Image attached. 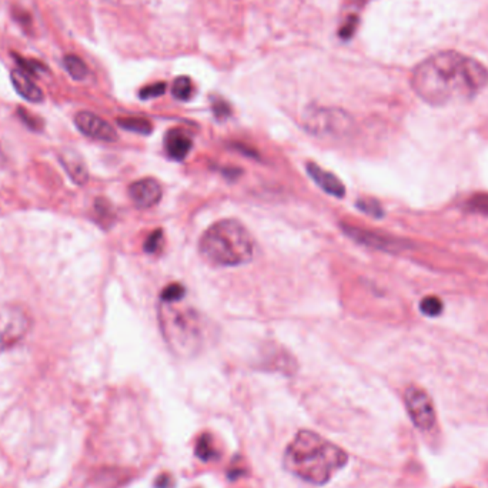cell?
Here are the masks:
<instances>
[{
    "mask_svg": "<svg viewBox=\"0 0 488 488\" xmlns=\"http://www.w3.org/2000/svg\"><path fill=\"white\" fill-rule=\"evenodd\" d=\"M129 196L137 207L150 209L161 200L163 186L158 180L151 178L140 179L129 186Z\"/></svg>",
    "mask_w": 488,
    "mask_h": 488,
    "instance_id": "cell-10",
    "label": "cell"
},
{
    "mask_svg": "<svg viewBox=\"0 0 488 488\" xmlns=\"http://www.w3.org/2000/svg\"><path fill=\"white\" fill-rule=\"evenodd\" d=\"M31 315L21 305L0 307V354L21 343L31 330Z\"/></svg>",
    "mask_w": 488,
    "mask_h": 488,
    "instance_id": "cell-6",
    "label": "cell"
},
{
    "mask_svg": "<svg viewBox=\"0 0 488 488\" xmlns=\"http://www.w3.org/2000/svg\"><path fill=\"white\" fill-rule=\"evenodd\" d=\"M193 92H195V87H193V83H192L190 77H188V76H180V77H178V79L175 80L172 93H173V96H175L178 100L186 102V100L192 99Z\"/></svg>",
    "mask_w": 488,
    "mask_h": 488,
    "instance_id": "cell-18",
    "label": "cell"
},
{
    "mask_svg": "<svg viewBox=\"0 0 488 488\" xmlns=\"http://www.w3.org/2000/svg\"><path fill=\"white\" fill-rule=\"evenodd\" d=\"M168 154L175 160H185L193 147L192 137L182 129H172L165 137Z\"/></svg>",
    "mask_w": 488,
    "mask_h": 488,
    "instance_id": "cell-12",
    "label": "cell"
},
{
    "mask_svg": "<svg viewBox=\"0 0 488 488\" xmlns=\"http://www.w3.org/2000/svg\"><path fill=\"white\" fill-rule=\"evenodd\" d=\"M59 160L62 163V166L65 168V170L67 172V175L70 176V179L76 185L82 186L87 183L89 172L79 153H76L75 150H65L59 154Z\"/></svg>",
    "mask_w": 488,
    "mask_h": 488,
    "instance_id": "cell-14",
    "label": "cell"
},
{
    "mask_svg": "<svg viewBox=\"0 0 488 488\" xmlns=\"http://www.w3.org/2000/svg\"><path fill=\"white\" fill-rule=\"evenodd\" d=\"M303 124L310 133L317 136L342 137L350 130L352 119L346 112L339 109L313 107L305 112Z\"/></svg>",
    "mask_w": 488,
    "mask_h": 488,
    "instance_id": "cell-5",
    "label": "cell"
},
{
    "mask_svg": "<svg viewBox=\"0 0 488 488\" xmlns=\"http://www.w3.org/2000/svg\"><path fill=\"white\" fill-rule=\"evenodd\" d=\"M195 454L199 460L207 462V461H212L217 457V451L215 448V444L212 441V437L209 434H203L197 444H196V448H195Z\"/></svg>",
    "mask_w": 488,
    "mask_h": 488,
    "instance_id": "cell-17",
    "label": "cell"
},
{
    "mask_svg": "<svg viewBox=\"0 0 488 488\" xmlns=\"http://www.w3.org/2000/svg\"><path fill=\"white\" fill-rule=\"evenodd\" d=\"M158 322L163 339L170 350L180 357L196 356L203 347L205 336L200 315L190 308L160 303Z\"/></svg>",
    "mask_w": 488,
    "mask_h": 488,
    "instance_id": "cell-4",
    "label": "cell"
},
{
    "mask_svg": "<svg viewBox=\"0 0 488 488\" xmlns=\"http://www.w3.org/2000/svg\"><path fill=\"white\" fill-rule=\"evenodd\" d=\"M356 25H357V22H356L354 18H353L352 21H349V22L346 23V26L342 29V36H343V38H350V36L353 35L354 29H356Z\"/></svg>",
    "mask_w": 488,
    "mask_h": 488,
    "instance_id": "cell-29",
    "label": "cell"
},
{
    "mask_svg": "<svg viewBox=\"0 0 488 488\" xmlns=\"http://www.w3.org/2000/svg\"><path fill=\"white\" fill-rule=\"evenodd\" d=\"M444 305L441 303V300L438 297L430 295V297H424L420 303V310L423 311V314L428 315V317H437L441 314Z\"/></svg>",
    "mask_w": 488,
    "mask_h": 488,
    "instance_id": "cell-21",
    "label": "cell"
},
{
    "mask_svg": "<svg viewBox=\"0 0 488 488\" xmlns=\"http://www.w3.org/2000/svg\"><path fill=\"white\" fill-rule=\"evenodd\" d=\"M15 58H16L19 66L22 67V70L26 72L28 75L36 76L39 72L46 70V67H45L42 63L36 62V60H28V59H23V58H21V56H15Z\"/></svg>",
    "mask_w": 488,
    "mask_h": 488,
    "instance_id": "cell-25",
    "label": "cell"
},
{
    "mask_svg": "<svg viewBox=\"0 0 488 488\" xmlns=\"http://www.w3.org/2000/svg\"><path fill=\"white\" fill-rule=\"evenodd\" d=\"M18 113H19V117H21V120L29 127V129H32V130H40L42 127H43V121L39 119V117H36V116H33V114H31L28 110H25V109H19L18 110Z\"/></svg>",
    "mask_w": 488,
    "mask_h": 488,
    "instance_id": "cell-26",
    "label": "cell"
},
{
    "mask_svg": "<svg viewBox=\"0 0 488 488\" xmlns=\"http://www.w3.org/2000/svg\"><path fill=\"white\" fill-rule=\"evenodd\" d=\"M213 112H215L216 117H219V119H226V117L230 116L232 109H230V106H229L224 100H216V102L213 103Z\"/></svg>",
    "mask_w": 488,
    "mask_h": 488,
    "instance_id": "cell-27",
    "label": "cell"
},
{
    "mask_svg": "<svg viewBox=\"0 0 488 488\" xmlns=\"http://www.w3.org/2000/svg\"><path fill=\"white\" fill-rule=\"evenodd\" d=\"M467 207L471 212L488 215V195H477L470 199Z\"/></svg>",
    "mask_w": 488,
    "mask_h": 488,
    "instance_id": "cell-24",
    "label": "cell"
},
{
    "mask_svg": "<svg viewBox=\"0 0 488 488\" xmlns=\"http://www.w3.org/2000/svg\"><path fill=\"white\" fill-rule=\"evenodd\" d=\"M117 124L127 131L139 134H150L153 130L151 123L143 117H120L117 119Z\"/></svg>",
    "mask_w": 488,
    "mask_h": 488,
    "instance_id": "cell-16",
    "label": "cell"
},
{
    "mask_svg": "<svg viewBox=\"0 0 488 488\" xmlns=\"http://www.w3.org/2000/svg\"><path fill=\"white\" fill-rule=\"evenodd\" d=\"M202 257L212 266H243L254 257V239L237 220H220L200 239Z\"/></svg>",
    "mask_w": 488,
    "mask_h": 488,
    "instance_id": "cell-3",
    "label": "cell"
},
{
    "mask_svg": "<svg viewBox=\"0 0 488 488\" xmlns=\"http://www.w3.org/2000/svg\"><path fill=\"white\" fill-rule=\"evenodd\" d=\"M357 209L372 217L380 219L384 216V210L381 207V205L376 200V199H359L356 203Z\"/></svg>",
    "mask_w": 488,
    "mask_h": 488,
    "instance_id": "cell-20",
    "label": "cell"
},
{
    "mask_svg": "<svg viewBox=\"0 0 488 488\" xmlns=\"http://www.w3.org/2000/svg\"><path fill=\"white\" fill-rule=\"evenodd\" d=\"M186 295V288L180 283H172L168 287L163 288L160 294V303H168V304H175L180 301Z\"/></svg>",
    "mask_w": 488,
    "mask_h": 488,
    "instance_id": "cell-19",
    "label": "cell"
},
{
    "mask_svg": "<svg viewBox=\"0 0 488 488\" xmlns=\"http://www.w3.org/2000/svg\"><path fill=\"white\" fill-rule=\"evenodd\" d=\"M75 124L85 136L90 139L109 141V143H113L117 140V133L114 127L94 113H90V112L77 113L75 116Z\"/></svg>",
    "mask_w": 488,
    "mask_h": 488,
    "instance_id": "cell-9",
    "label": "cell"
},
{
    "mask_svg": "<svg viewBox=\"0 0 488 488\" xmlns=\"http://www.w3.org/2000/svg\"><path fill=\"white\" fill-rule=\"evenodd\" d=\"M488 85L487 67L458 52H440L423 60L413 72L411 86L431 106L468 102Z\"/></svg>",
    "mask_w": 488,
    "mask_h": 488,
    "instance_id": "cell-1",
    "label": "cell"
},
{
    "mask_svg": "<svg viewBox=\"0 0 488 488\" xmlns=\"http://www.w3.org/2000/svg\"><path fill=\"white\" fill-rule=\"evenodd\" d=\"M94 209H96V213L100 216L102 220H106L110 217L112 215V206L109 202H106L104 199H99L96 203H94Z\"/></svg>",
    "mask_w": 488,
    "mask_h": 488,
    "instance_id": "cell-28",
    "label": "cell"
},
{
    "mask_svg": "<svg viewBox=\"0 0 488 488\" xmlns=\"http://www.w3.org/2000/svg\"><path fill=\"white\" fill-rule=\"evenodd\" d=\"M404 403L413 424L420 431H430L437 421L435 408L425 390L411 386L404 393Z\"/></svg>",
    "mask_w": 488,
    "mask_h": 488,
    "instance_id": "cell-7",
    "label": "cell"
},
{
    "mask_svg": "<svg viewBox=\"0 0 488 488\" xmlns=\"http://www.w3.org/2000/svg\"><path fill=\"white\" fill-rule=\"evenodd\" d=\"M343 230L350 239L367 247H373L383 251H400L406 249V243L387 234H381L377 232H372V230H366V229L349 226V224H345Z\"/></svg>",
    "mask_w": 488,
    "mask_h": 488,
    "instance_id": "cell-8",
    "label": "cell"
},
{
    "mask_svg": "<svg viewBox=\"0 0 488 488\" xmlns=\"http://www.w3.org/2000/svg\"><path fill=\"white\" fill-rule=\"evenodd\" d=\"M11 79L16 92L26 100L32 103L43 102L45 96L42 89L35 83V80L22 69H13L11 72Z\"/></svg>",
    "mask_w": 488,
    "mask_h": 488,
    "instance_id": "cell-13",
    "label": "cell"
},
{
    "mask_svg": "<svg viewBox=\"0 0 488 488\" xmlns=\"http://www.w3.org/2000/svg\"><path fill=\"white\" fill-rule=\"evenodd\" d=\"M63 66L66 72L75 79V80H85L89 75V69L86 63L76 55H67L63 59Z\"/></svg>",
    "mask_w": 488,
    "mask_h": 488,
    "instance_id": "cell-15",
    "label": "cell"
},
{
    "mask_svg": "<svg viewBox=\"0 0 488 488\" xmlns=\"http://www.w3.org/2000/svg\"><path fill=\"white\" fill-rule=\"evenodd\" d=\"M307 173L322 192L337 199H343L346 196V188L335 173L321 169L318 165L311 161L307 163Z\"/></svg>",
    "mask_w": 488,
    "mask_h": 488,
    "instance_id": "cell-11",
    "label": "cell"
},
{
    "mask_svg": "<svg viewBox=\"0 0 488 488\" xmlns=\"http://www.w3.org/2000/svg\"><path fill=\"white\" fill-rule=\"evenodd\" d=\"M349 461L347 452L320 434L301 430L284 451L286 470L314 485H324Z\"/></svg>",
    "mask_w": 488,
    "mask_h": 488,
    "instance_id": "cell-2",
    "label": "cell"
},
{
    "mask_svg": "<svg viewBox=\"0 0 488 488\" xmlns=\"http://www.w3.org/2000/svg\"><path fill=\"white\" fill-rule=\"evenodd\" d=\"M166 92V83L165 82H157L154 85L146 86L140 90V99L147 100V99H153V97H158L163 93Z\"/></svg>",
    "mask_w": 488,
    "mask_h": 488,
    "instance_id": "cell-23",
    "label": "cell"
},
{
    "mask_svg": "<svg viewBox=\"0 0 488 488\" xmlns=\"http://www.w3.org/2000/svg\"><path fill=\"white\" fill-rule=\"evenodd\" d=\"M161 244H163V232L158 229V230L151 232L150 236L146 239V242H144V251L150 253V254H154V253H157L161 249Z\"/></svg>",
    "mask_w": 488,
    "mask_h": 488,
    "instance_id": "cell-22",
    "label": "cell"
}]
</instances>
